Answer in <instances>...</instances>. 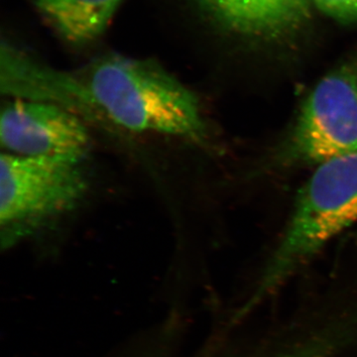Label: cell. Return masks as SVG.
<instances>
[{
  "label": "cell",
  "instance_id": "6",
  "mask_svg": "<svg viewBox=\"0 0 357 357\" xmlns=\"http://www.w3.org/2000/svg\"><path fill=\"white\" fill-rule=\"evenodd\" d=\"M220 31L258 43L278 44L307 24L311 0H184Z\"/></svg>",
  "mask_w": 357,
  "mask_h": 357
},
{
  "label": "cell",
  "instance_id": "8",
  "mask_svg": "<svg viewBox=\"0 0 357 357\" xmlns=\"http://www.w3.org/2000/svg\"><path fill=\"white\" fill-rule=\"evenodd\" d=\"M67 43L83 47L102 37L123 0H32Z\"/></svg>",
  "mask_w": 357,
  "mask_h": 357
},
{
  "label": "cell",
  "instance_id": "3",
  "mask_svg": "<svg viewBox=\"0 0 357 357\" xmlns=\"http://www.w3.org/2000/svg\"><path fill=\"white\" fill-rule=\"evenodd\" d=\"M357 153V58L331 70L310 91L263 161L268 172L317 168Z\"/></svg>",
  "mask_w": 357,
  "mask_h": 357
},
{
  "label": "cell",
  "instance_id": "10",
  "mask_svg": "<svg viewBox=\"0 0 357 357\" xmlns=\"http://www.w3.org/2000/svg\"><path fill=\"white\" fill-rule=\"evenodd\" d=\"M267 357H281V356H277V354H270V356H267Z\"/></svg>",
  "mask_w": 357,
  "mask_h": 357
},
{
  "label": "cell",
  "instance_id": "1",
  "mask_svg": "<svg viewBox=\"0 0 357 357\" xmlns=\"http://www.w3.org/2000/svg\"><path fill=\"white\" fill-rule=\"evenodd\" d=\"M76 74L93 105L117 126L198 144L208 140L198 98L159 63L107 55Z\"/></svg>",
  "mask_w": 357,
  "mask_h": 357
},
{
  "label": "cell",
  "instance_id": "2",
  "mask_svg": "<svg viewBox=\"0 0 357 357\" xmlns=\"http://www.w3.org/2000/svg\"><path fill=\"white\" fill-rule=\"evenodd\" d=\"M357 222V153L314 169L239 317L273 295L326 244Z\"/></svg>",
  "mask_w": 357,
  "mask_h": 357
},
{
  "label": "cell",
  "instance_id": "5",
  "mask_svg": "<svg viewBox=\"0 0 357 357\" xmlns=\"http://www.w3.org/2000/svg\"><path fill=\"white\" fill-rule=\"evenodd\" d=\"M0 140L8 153L81 163L91 145L73 110L56 103L16 98L3 105Z\"/></svg>",
  "mask_w": 357,
  "mask_h": 357
},
{
  "label": "cell",
  "instance_id": "4",
  "mask_svg": "<svg viewBox=\"0 0 357 357\" xmlns=\"http://www.w3.org/2000/svg\"><path fill=\"white\" fill-rule=\"evenodd\" d=\"M86 190L88 182L77 162L2 154V248H11L42 223L72 211Z\"/></svg>",
  "mask_w": 357,
  "mask_h": 357
},
{
  "label": "cell",
  "instance_id": "9",
  "mask_svg": "<svg viewBox=\"0 0 357 357\" xmlns=\"http://www.w3.org/2000/svg\"><path fill=\"white\" fill-rule=\"evenodd\" d=\"M323 13L344 22H357V0H311Z\"/></svg>",
  "mask_w": 357,
  "mask_h": 357
},
{
  "label": "cell",
  "instance_id": "7",
  "mask_svg": "<svg viewBox=\"0 0 357 357\" xmlns=\"http://www.w3.org/2000/svg\"><path fill=\"white\" fill-rule=\"evenodd\" d=\"M2 93L21 100L56 103L72 110L91 98L76 73L59 72L9 43L1 49Z\"/></svg>",
  "mask_w": 357,
  "mask_h": 357
}]
</instances>
